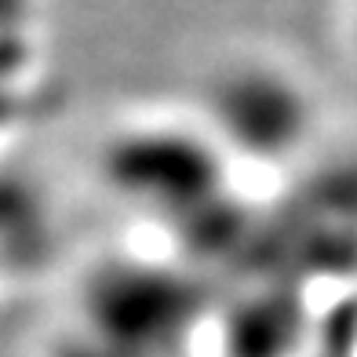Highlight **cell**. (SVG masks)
I'll return each instance as SVG.
<instances>
[{
  "label": "cell",
  "mask_w": 357,
  "mask_h": 357,
  "mask_svg": "<svg viewBox=\"0 0 357 357\" xmlns=\"http://www.w3.org/2000/svg\"><path fill=\"white\" fill-rule=\"evenodd\" d=\"M354 37H357V8H354Z\"/></svg>",
  "instance_id": "7a4b0ae2"
},
{
  "label": "cell",
  "mask_w": 357,
  "mask_h": 357,
  "mask_svg": "<svg viewBox=\"0 0 357 357\" xmlns=\"http://www.w3.org/2000/svg\"><path fill=\"white\" fill-rule=\"evenodd\" d=\"M212 117L222 135L245 153L281 157L310 124V102L288 77L273 70H237L222 77L212 95Z\"/></svg>",
  "instance_id": "6da1fadb"
}]
</instances>
